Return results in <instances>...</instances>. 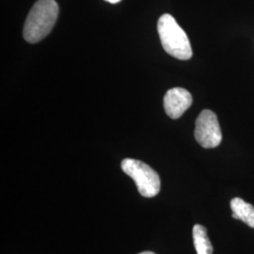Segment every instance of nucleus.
<instances>
[{
    "mask_svg": "<svg viewBox=\"0 0 254 254\" xmlns=\"http://www.w3.org/2000/svg\"><path fill=\"white\" fill-rule=\"evenodd\" d=\"M157 31L164 50L168 54L181 61L190 59L193 53L190 39L171 14L165 13L159 18Z\"/></svg>",
    "mask_w": 254,
    "mask_h": 254,
    "instance_id": "f03ea898",
    "label": "nucleus"
},
{
    "mask_svg": "<svg viewBox=\"0 0 254 254\" xmlns=\"http://www.w3.org/2000/svg\"><path fill=\"white\" fill-rule=\"evenodd\" d=\"M59 16V5L55 0H38L27 15L23 35L29 44L45 39L53 29Z\"/></svg>",
    "mask_w": 254,
    "mask_h": 254,
    "instance_id": "f257e3e1",
    "label": "nucleus"
},
{
    "mask_svg": "<svg viewBox=\"0 0 254 254\" xmlns=\"http://www.w3.org/2000/svg\"><path fill=\"white\" fill-rule=\"evenodd\" d=\"M190 92L183 88H173L164 96V109L172 119H179L192 105Z\"/></svg>",
    "mask_w": 254,
    "mask_h": 254,
    "instance_id": "39448f33",
    "label": "nucleus"
},
{
    "mask_svg": "<svg viewBox=\"0 0 254 254\" xmlns=\"http://www.w3.org/2000/svg\"><path fill=\"white\" fill-rule=\"evenodd\" d=\"M105 1H107V2H109V3H111V4H116V3H118V2H120L121 0H105Z\"/></svg>",
    "mask_w": 254,
    "mask_h": 254,
    "instance_id": "6e6552de",
    "label": "nucleus"
},
{
    "mask_svg": "<svg viewBox=\"0 0 254 254\" xmlns=\"http://www.w3.org/2000/svg\"><path fill=\"white\" fill-rule=\"evenodd\" d=\"M122 170L136 183L139 194L146 198H153L160 191V178L149 165L132 158L122 162Z\"/></svg>",
    "mask_w": 254,
    "mask_h": 254,
    "instance_id": "7ed1b4c3",
    "label": "nucleus"
},
{
    "mask_svg": "<svg viewBox=\"0 0 254 254\" xmlns=\"http://www.w3.org/2000/svg\"><path fill=\"white\" fill-rule=\"evenodd\" d=\"M233 218L240 219L248 226L254 228V206L240 198H234L230 202Z\"/></svg>",
    "mask_w": 254,
    "mask_h": 254,
    "instance_id": "423d86ee",
    "label": "nucleus"
},
{
    "mask_svg": "<svg viewBox=\"0 0 254 254\" xmlns=\"http://www.w3.org/2000/svg\"><path fill=\"white\" fill-rule=\"evenodd\" d=\"M194 136L197 142L205 149L216 148L220 144L222 133L218 117L213 111L204 109L200 112L196 120Z\"/></svg>",
    "mask_w": 254,
    "mask_h": 254,
    "instance_id": "20e7f679",
    "label": "nucleus"
},
{
    "mask_svg": "<svg viewBox=\"0 0 254 254\" xmlns=\"http://www.w3.org/2000/svg\"><path fill=\"white\" fill-rule=\"evenodd\" d=\"M155 254L154 253H151V252H144V253H140V254Z\"/></svg>",
    "mask_w": 254,
    "mask_h": 254,
    "instance_id": "1a4fd4ad",
    "label": "nucleus"
},
{
    "mask_svg": "<svg viewBox=\"0 0 254 254\" xmlns=\"http://www.w3.org/2000/svg\"><path fill=\"white\" fill-rule=\"evenodd\" d=\"M193 241L197 254H213V246L209 240L205 227L200 224L193 227Z\"/></svg>",
    "mask_w": 254,
    "mask_h": 254,
    "instance_id": "0eeeda50",
    "label": "nucleus"
}]
</instances>
